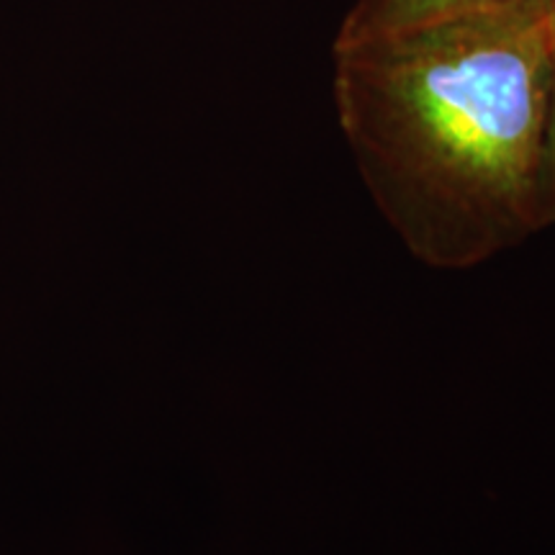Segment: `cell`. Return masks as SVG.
Wrapping results in <instances>:
<instances>
[{"label": "cell", "instance_id": "cell-1", "mask_svg": "<svg viewBox=\"0 0 555 555\" xmlns=\"http://www.w3.org/2000/svg\"><path fill=\"white\" fill-rule=\"evenodd\" d=\"M367 196L422 266L466 273L543 232L551 0H512L332 47Z\"/></svg>", "mask_w": 555, "mask_h": 555}, {"label": "cell", "instance_id": "cell-2", "mask_svg": "<svg viewBox=\"0 0 555 555\" xmlns=\"http://www.w3.org/2000/svg\"><path fill=\"white\" fill-rule=\"evenodd\" d=\"M502 3H512V0H352L335 41L345 44V41L384 37V34L412 29L435 18Z\"/></svg>", "mask_w": 555, "mask_h": 555}, {"label": "cell", "instance_id": "cell-3", "mask_svg": "<svg viewBox=\"0 0 555 555\" xmlns=\"http://www.w3.org/2000/svg\"><path fill=\"white\" fill-rule=\"evenodd\" d=\"M551 116H547L543 168H540V227L543 229L555 224V0H551Z\"/></svg>", "mask_w": 555, "mask_h": 555}]
</instances>
